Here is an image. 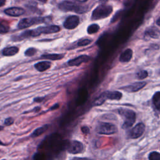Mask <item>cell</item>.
<instances>
[{"label":"cell","instance_id":"44dd1931","mask_svg":"<svg viewBox=\"0 0 160 160\" xmlns=\"http://www.w3.org/2000/svg\"><path fill=\"white\" fill-rule=\"evenodd\" d=\"M99 26L98 24H92L88 26V28L87 29V32L89 34H94V33L97 32L99 31Z\"/></svg>","mask_w":160,"mask_h":160},{"label":"cell","instance_id":"6da1fadb","mask_svg":"<svg viewBox=\"0 0 160 160\" xmlns=\"http://www.w3.org/2000/svg\"><path fill=\"white\" fill-rule=\"evenodd\" d=\"M59 31H60V28L56 25L41 26L34 29L25 31L20 34L19 37H21L22 39H24V38H27L30 37L38 36L41 34L55 33V32H59Z\"/></svg>","mask_w":160,"mask_h":160},{"label":"cell","instance_id":"603a6c76","mask_svg":"<svg viewBox=\"0 0 160 160\" xmlns=\"http://www.w3.org/2000/svg\"><path fill=\"white\" fill-rule=\"evenodd\" d=\"M148 76V72L146 70H141L137 72V77L139 79H144Z\"/></svg>","mask_w":160,"mask_h":160},{"label":"cell","instance_id":"3957f363","mask_svg":"<svg viewBox=\"0 0 160 160\" xmlns=\"http://www.w3.org/2000/svg\"><path fill=\"white\" fill-rule=\"evenodd\" d=\"M112 11V7L109 5L102 4L97 6L92 11L91 19L99 20L109 16Z\"/></svg>","mask_w":160,"mask_h":160},{"label":"cell","instance_id":"8d00e7d4","mask_svg":"<svg viewBox=\"0 0 160 160\" xmlns=\"http://www.w3.org/2000/svg\"><path fill=\"white\" fill-rule=\"evenodd\" d=\"M99 1H101L104 4V3H105V2H106V1H107L108 0H99Z\"/></svg>","mask_w":160,"mask_h":160},{"label":"cell","instance_id":"7c38bea8","mask_svg":"<svg viewBox=\"0 0 160 160\" xmlns=\"http://www.w3.org/2000/svg\"><path fill=\"white\" fill-rule=\"evenodd\" d=\"M89 59H90V57L89 56L86 54H82V55H80L77 58L70 59L68 62V64L69 66H79L82 63L88 62Z\"/></svg>","mask_w":160,"mask_h":160},{"label":"cell","instance_id":"4fadbf2b","mask_svg":"<svg viewBox=\"0 0 160 160\" xmlns=\"http://www.w3.org/2000/svg\"><path fill=\"white\" fill-rule=\"evenodd\" d=\"M24 9L19 7H12L4 10V13L10 16H20L24 13Z\"/></svg>","mask_w":160,"mask_h":160},{"label":"cell","instance_id":"836d02e7","mask_svg":"<svg viewBox=\"0 0 160 160\" xmlns=\"http://www.w3.org/2000/svg\"><path fill=\"white\" fill-rule=\"evenodd\" d=\"M75 1H76L78 2H84L87 1L88 0H75Z\"/></svg>","mask_w":160,"mask_h":160},{"label":"cell","instance_id":"ac0fdd59","mask_svg":"<svg viewBox=\"0 0 160 160\" xmlns=\"http://www.w3.org/2000/svg\"><path fill=\"white\" fill-rule=\"evenodd\" d=\"M64 58V54H47L41 56V58L50 60H59Z\"/></svg>","mask_w":160,"mask_h":160},{"label":"cell","instance_id":"d6a6232c","mask_svg":"<svg viewBox=\"0 0 160 160\" xmlns=\"http://www.w3.org/2000/svg\"><path fill=\"white\" fill-rule=\"evenodd\" d=\"M156 24L159 26H160V18H159L156 21Z\"/></svg>","mask_w":160,"mask_h":160},{"label":"cell","instance_id":"8fae6325","mask_svg":"<svg viewBox=\"0 0 160 160\" xmlns=\"http://www.w3.org/2000/svg\"><path fill=\"white\" fill-rule=\"evenodd\" d=\"M146 85V82L139 81V82H135L129 85L125 86L121 88V89L128 92H134L139 91L140 89L143 88Z\"/></svg>","mask_w":160,"mask_h":160},{"label":"cell","instance_id":"9c48e42d","mask_svg":"<svg viewBox=\"0 0 160 160\" xmlns=\"http://www.w3.org/2000/svg\"><path fill=\"white\" fill-rule=\"evenodd\" d=\"M83 150V144L78 141H72L68 145L67 151L71 154H79Z\"/></svg>","mask_w":160,"mask_h":160},{"label":"cell","instance_id":"e0dca14e","mask_svg":"<svg viewBox=\"0 0 160 160\" xmlns=\"http://www.w3.org/2000/svg\"><path fill=\"white\" fill-rule=\"evenodd\" d=\"M19 51V48L16 46L6 48L2 51V54L6 56H11L15 55Z\"/></svg>","mask_w":160,"mask_h":160},{"label":"cell","instance_id":"8992f818","mask_svg":"<svg viewBox=\"0 0 160 160\" xmlns=\"http://www.w3.org/2000/svg\"><path fill=\"white\" fill-rule=\"evenodd\" d=\"M47 18L42 17H32V18H26L22 19L19 21L18 24V28L19 29H24L30 27L34 24H38L45 22L46 21Z\"/></svg>","mask_w":160,"mask_h":160},{"label":"cell","instance_id":"4dcf8cb0","mask_svg":"<svg viewBox=\"0 0 160 160\" xmlns=\"http://www.w3.org/2000/svg\"><path fill=\"white\" fill-rule=\"evenodd\" d=\"M58 107H59V104H54L53 106H52V107L50 108V109H51V110H54V109H57Z\"/></svg>","mask_w":160,"mask_h":160},{"label":"cell","instance_id":"9a60e30c","mask_svg":"<svg viewBox=\"0 0 160 160\" xmlns=\"http://www.w3.org/2000/svg\"><path fill=\"white\" fill-rule=\"evenodd\" d=\"M132 57V51L131 49H126L124 50L119 56V61L122 62H129Z\"/></svg>","mask_w":160,"mask_h":160},{"label":"cell","instance_id":"74e56055","mask_svg":"<svg viewBox=\"0 0 160 160\" xmlns=\"http://www.w3.org/2000/svg\"><path fill=\"white\" fill-rule=\"evenodd\" d=\"M3 128H4V127H3V126H0V131H2V130L3 129Z\"/></svg>","mask_w":160,"mask_h":160},{"label":"cell","instance_id":"5b68a950","mask_svg":"<svg viewBox=\"0 0 160 160\" xmlns=\"http://www.w3.org/2000/svg\"><path fill=\"white\" fill-rule=\"evenodd\" d=\"M58 8L64 12L74 11L77 13H84L87 10L86 7L78 5L69 1H63L61 2L58 4Z\"/></svg>","mask_w":160,"mask_h":160},{"label":"cell","instance_id":"484cf974","mask_svg":"<svg viewBox=\"0 0 160 160\" xmlns=\"http://www.w3.org/2000/svg\"><path fill=\"white\" fill-rule=\"evenodd\" d=\"M37 52L36 51V49L34 48H28L24 52L25 55L27 56H33L36 52Z\"/></svg>","mask_w":160,"mask_h":160},{"label":"cell","instance_id":"2e32d148","mask_svg":"<svg viewBox=\"0 0 160 160\" xmlns=\"http://www.w3.org/2000/svg\"><path fill=\"white\" fill-rule=\"evenodd\" d=\"M51 62L49 61H41V62H39L38 63H36L34 65L35 68L41 72L44 71L46 70H47L48 69H49L51 67Z\"/></svg>","mask_w":160,"mask_h":160},{"label":"cell","instance_id":"d590c367","mask_svg":"<svg viewBox=\"0 0 160 160\" xmlns=\"http://www.w3.org/2000/svg\"><path fill=\"white\" fill-rule=\"evenodd\" d=\"M0 145H1V146H5V144H4L1 141H0Z\"/></svg>","mask_w":160,"mask_h":160},{"label":"cell","instance_id":"83f0119b","mask_svg":"<svg viewBox=\"0 0 160 160\" xmlns=\"http://www.w3.org/2000/svg\"><path fill=\"white\" fill-rule=\"evenodd\" d=\"M14 122V119L12 118H6L4 121V124L6 126L11 125Z\"/></svg>","mask_w":160,"mask_h":160},{"label":"cell","instance_id":"30bf717a","mask_svg":"<svg viewBox=\"0 0 160 160\" xmlns=\"http://www.w3.org/2000/svg\"><path fill=\"white\" fill-rule=\"evenodd\" d=\"M79 22V17L75 15L70 16L68 17L64 22L63 26L66 29H73L76 28Z\"/></svg>","mask_w":160,"mask_h":160},{"label":"cell","instance_id":"d6986e66","mask_svg":"<svg viewBox=\"0 0 160 160\" xmlns=\"http://www.w3.org/2000/svg\"><path fill=\"white\" fill-rule=\"evenodd\" d=\"M152 102L155 108L160 111V91L154 93L152 96Z\"/></svg>","mask_w":160,"mask_h":160},{"label":"cell","instance_id":"7a4b0ae2","mask_svg":"<svg viewBox=\"0 0 160 160\" xmlns=\"http://www.w3.org/2000/svg\"><path fill=\"white\" fill-rule=\"evenodd\" d=\"M122 98V93L118 91H106L103 92L92 102L93 106H100L106 99L119 100Z\"/></svg>","mask_w":160,"mask_h":160},{"label":"cell","instance_id":"7402d4cb","mask_svg":"<svg viewBox=\"0 0 160 160\" xmlns=\"http://www.w3.org/2000/svg\"><path fill=\"white\" fill-rule=\"evenodd\" d=\"M149 160H159L160 159V154L156 151L151 152L148 156Z\"/></svg>","mask_w":160,"mask_h":160},{"label":"cell","instance_id":"4316f807","mask_svg":"<svg viewBox=\"0 0 160 160\" xmlns=\"http://www.w3.org/2000/svg\"><path fill=\"white\" fill-rule=\"evenodd\" d=\"M44 158H45V156H44V154H42V152L36 153L33 157V158L36 160H42V159H44Z\"/></svg>","mask_w":160,"mask_h":160},{"label":"cell","instance_id":"52a82bcc","mask_svg":"<svg viewBox=\"0 0 160 160\" xmlns=\"http://www.w3.org/2000/svg\"><path fill=\"white\" fill-rule=\"evenodd\" d=\"M96 131L98 133L101 134L109 135L117 132L118 128L112 123L101 122L97 125Z\"/></svg>","mask_w":160,"mask_h":160},{"label":"cell","instance_id":"5bb4252c","mask_svg":"<svg viewBox=\"0 0 160 160\" xmlns=\"http://www.w3.org/2000/svg\"><path fill=\"white\" fill-rule=\"evenodd\" d=\"M144 36L147 37L148 39H157L160 36V31L156 27H150L146 30L144 32Z\"/></svg>","mask_w":160,"mask_h":160},{"label":"cell","instance_id":"ba28073f","mask_svg":"<svg viewBox=\"0 0 160 160\" xmlns=\"http://www.w3.org/2000/svg\"><path fill=\"white\" fill-rule=\"evenodd\" d=\"M145 126L143 123L139 122L137 124L134 128H132L129 133V136L132 139H136L139 138L144 132Z\"/></svg>","mask_w":160,"mask_h":160},{"label":"cell","instance_id":"cb8c5ba5","mask_svg":"<svg viewBox=\"0 0 160 160\" xmlns=\"http://www.w3.org/2000/svg\"><path fill=\"white\" fill-rule=\"evenodd\" d=\"M91 42H92V41L89 39H81L78 42L77 46H87V45L89 44L90 43H91Z\"/></svg>","mask_w":160,"mask_h":160},{"label":"cell","instance_id":"f546056e","mask_svg":"<svg viewBox=\"0 0 160 160\" xmlns=\"http://www.w3.org/2000/svg\"><path fill=\"white\" fill-rule=\"evenodd\" d=\"M43 98H41V97H38V98H36L34 99V101L35 102H41L42 100H43Z\"/></svg>","mask_w":160,"mask_h":160},{"label":"cell","instance_id":"f1b7e54d","mask_svg":"<svg viewBox=\"0 0 160 160\" xmlns=\"http://www.w3.org/2000/svg\"><path fill=\"white\" fill-rule=\"evenodd\" d=\"M81 130H82V132L84 134H88L89 132V129L87 126H83L81 128Z\"/></svg>","mask_w":160,"mask_h":160},{"label":"cell","instance_id":"1f68e13d","mask_svg":"<svg viewBox=\"0 0 160 160\" xmlns=\"http://www.w3.org/2000/svg\"><path fill=\"white\" fill-rule=\"evenodd\" d=\"M6 3V0H0V7L4 6Z\"/></svg>","mask_w":160,"mask_h":160},{"label":"cell","instance_id":"ffe728a7","mask_svg":"<svg viewBox=\"0 0 160 160\" xmlns=\"http://www.w3.org/2000/svg\"><path fill=\"white\" fill-rule=\"evenodd\" d=\"M48 128V126L47 124L46 125H44L41 127H39L38 128H37L36 129L34 130V131L31 134V136L32 138H34V137H37V136H39V135L42 134V133H44L46 129Z\"/></svg>","mask_w":160,"mask_h":160},{"label":"cell","instance_id":"d4e9b609","mask_svg":"<svg viewBox=\"0 0 160 160\" xmlns=\"http://www.w3.org/2000/svg\"><path fill=\"white\" fill-rule=\"evenodd\" d=\"M9 28L7 24L2 22H0V34L6 33L9 31Z\"/></svg>","mask_w":160,"mask_h":160},{"label":"cell","instance_id":"e575fe53","mask_svg":"<svg viewBox=\"0 0 160 160\" xmlns=\"http://www.w3.org/2000/svg\"><path fill=\"white\" fill-rule=\"evenodd\" d=\"M38 1H41V2H46L48 0H38Z\"/></svg>","mask_w":160,"mask_h":160},{"label":"cell","instance_id":"277c9868","mask_svg":"<svg viewBox=\"0 0 160 160\" xmlns=\"http://www.w3.org/2000/svg\"><path fill=\"white\" fill-rule=\"evenodd\" d=\"M118 112L124 118L122 128L127 129L133 125L136 121V113L134 111L129 109L121 108L119 109Z\"/></svg>","mask_w":160,"mask_h":160}]
</instances>
